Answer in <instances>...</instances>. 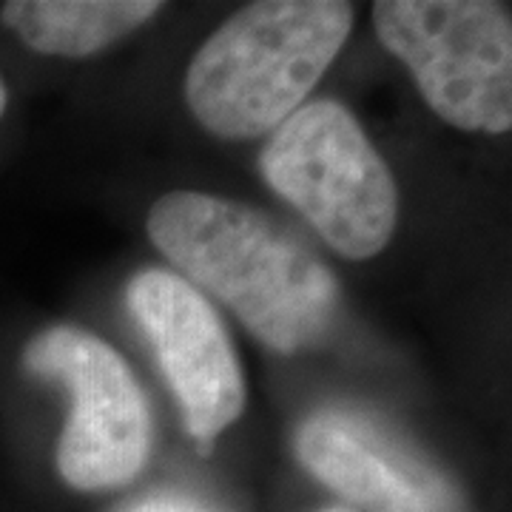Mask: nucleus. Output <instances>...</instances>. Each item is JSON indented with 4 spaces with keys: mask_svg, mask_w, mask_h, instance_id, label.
Wrapping results in <instances>:
<instances>
[{
    "mask_svg": "<svg viewBox=\"0 0 512 512\" xmlns=\"http://www.w3.org/2000/svg\"><path fill=\"white\" fill-rule=\"evenodd\" d=\"M373 26L444 123L473 134L512 128V18L487 0H379Z\"/></svg>",
    "mask_w": 512,
    "mask_h": 512,
    "instance_id": "4",
    "label": "nucleus"
},
{
    "mask_svg": "<svg viewBox=\"0 0 512 512\" xmlns=\"http://www.w3.org/2000/svg\"><path fill=\"white\" fill-rule=\"evenodd\" d=\"M319 512H356V510H350V507H328V510H319Z\"/></svg>",
    "mask_w": 512,
    "mask_h": 512,
    "instance_id": "10",
    "label": "nucleus"
},
{
    "mask_svg": "<svg viewBox=\"0 0 512 512\" xmlns=\"http://www.w3.org/2000/svg\"><path fill=\"white\" fill-rule=\"evenodd\" d=\"M128 512H211L188 498H148Z\"/></svg>",
    "mask_w": 512,
    "mask_h": 512,
    "instance_id": "9",
    "label": "nucleus"
},
{
    "mask_svg": "<svg viewBox=\"0 0 512 512\" xmlns=\"http://www.w3.org/2000/svg\"><path fill=\"white\" fill-rule=\"evenodd\" d=\"M146 228L185 282L217 296L276 353L322 342L339 313V282L328 265L245 202L168 191L151 205Z\"/></svg>",
    "mask_w": 512,
    "mask_h": 512,
    "instance_id": "1",
    "label": "nucleus"
},
{
    "mask_svg": "<svg viewBox=\"0 0 512 512\" xmlns=\"http://www.w3.org/2000/svg\"><path fill=\"white\" fill-rule=\"evenodd\" d=\"M157 12V0H9L0 6V26L37 55L92 57Z\"/></svg>",
    "mask_w": 512,
    "mask_h": 512,
    "instance_id": "8",
    "label": "nucleus"
},
{
    "mask_svg": "<svg viewBox=\"0 0 512 512\" xmlns=\"http://www.w3.org/2000/svg\"><path fill=\"white\" fill-rule=\"evenodd\" d=\"M128 308L143 328L185 427L205 450L245 413L242 367L211 302L183 276L148 268L128 282Z\"/></svg>",
    "mask_w": 512,
    "mask_h": 512,
    "instance_id": "6",
    "label": "nucleus"
},
{
    "mask_svg": "<svg viewBox=\"0 0 512 512\" xmlns=\"http://www.w3.org/2000/svg\"><path fill=\"white\" fill-rule=\"evenodd\" d=\"M20 367L66 387L72 410L57 439V473L80 493H109L140 476L151 450V410L128 362L77 325L37 330Z\"/></svg>",
    "mask_w": 512,
    "mask_h": 512,
    "instance_id": "5",
    "label": "nucleus"
},
{
    "mask_svg": "<svg viewBox=\"0 0 512 512\" xmlns=\"http://www.w3.org/2000/svg\"><path fill=\"white\" fill-rule=\"evenodd\" d=\"M353 29L342 0H259L191 57L185 103L220 140H254L302 109Z\"/></svg>",
    "mask_w": 512,
    "mask_h": 512,
    "instance_id": "2",
    "label": "nucleus"
},
{
    "mask_svg": "<svg viewBox=\"0 0 512 512\" xmlns=\"http://www.w3.org/2000/svg\"><path fill=\"white\" fill-rule=\"evenodd\" d=\"M296 456L313 478L365 512H461L456 493L424 467L342 416H313L296 430Z\"/></svg>",
    "mask_w": 512,
    "mask_h": 512,
    "instance_id": "7",
    "label": "nucleus"
},
{
    "mask_svg": "<svg viewBox=\"0 0 512 512\" xmlns=\"http://www.w3.org/2000/svg\"><path fill=\"white\" fill-rule=\"evenodd\" d=\"M259 171L345 259L379 256L396 231L393 174L359 120L336 100L305 103L271 131Z\"/></svg>",
    "mask_w": 512,
    "mask_h": 512,
    "instance_id": "3",
    "label": "nucleus"
}]
</instances>
